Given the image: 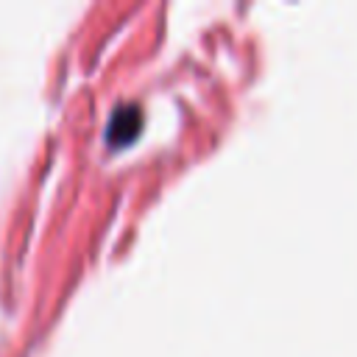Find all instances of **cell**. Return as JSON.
Instances as JSON below:
<instances>
[{"mask_svg": "<svg viewBox=\"0 0 357 357\" xmlns=\"http://www.w3.org/2000/svg\"><path fill=\"white\" fill-rule=\"evenodd\" d=\"M142 128V112L137 103H123L112 112L109 126H106V139L109 145H128L137 139Z\"/></svg>", "mask_w": 357, "mask_h": 357, "instance_id": "obj_1", "label": "cell"}]
</instances>
